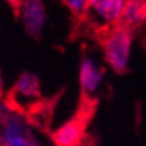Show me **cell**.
Returning <instances> with one entry per match:
<instances>
[{
    "mask_svg": "<svg viewBox=\"0 0 146 146\" xmlns=\"http://www.w3.org/2000/svg\"><path fill=\"white\" fill-rule=\"evenodd\" d=\"M95 36L101 44L105 63L118 75L126 73L129 69L135 32L123 23H118L115 27L96 32Z\"/></svg>",
    "mask_w": 146,
    "mask_h": 146,
    "instance_id": "6da1fadb",
    "label": "cell"
},
{
    "mask_svg": "<svg viewBox=\"0 0 146 146\" xmlns=\"http://www.w3.org/2000/svg\"><path fill=\"white\" fill-rule=\"evenodd\" d=\"M127 0H89L86 25L94 34L121 23Z\"/></svg>",
    "mask_w": 146,
    "mask_h": 146,
    "instance_id": "7a4b0ae2",
    "label": "cell"
},
{
    "mask_svg": "<svg viewBox=\"0 0 146 146\" xmlns=\"http://www.w3.org/2000/svg\"><path fill=\"white\" fill-rule=\"evenodd\" d=\"M92 104L94 102L82 101L79 113L53 131L51 139L56 146H80L83 143L86 137L89 114H92Z\"/></svg>",
    "mask_w": 146,
    "mask_h": 146,
    "instance_id": "3957f363",
    "label": "cell"
},
{
    "mask_svg": "<svg viewBox=\"0 0 146 146\" xmlns=\"http://www.w3.org/2000/svg\"><path fill=\"white\" fill-rule=\"evenodd\" d=\"M41 100V82L32 72H23L19 75L9 92V102L16 111L34 110Z\"/></svg>",
    "mask_w": 146,
    "mask_h": 146,
    "instance_id": "277c9868",
    "label": "cell"
},
{
    "mask_svg": "<svg viewBox=\"0 0 146 146\" xmlns=\"http://www.w3.org/2000/svg\"><path fill=\"white\" fill-rule=\"evenodd\" d=\"M25 32L32 38H40L45 27V7L42 0H9Z\"/></svg>",
    "mask_w": 146,
    "mask_h": 146,
    "instance_id": "5b68a950",
    "label": "cell"
},
{
    "mask_svg": "<svg viewBox=\"0 0 146 146\" xmlns=\"http://www.w3.org/2000/svg\"><path fill=\"white\" fill-rule=\"evenodd\" d=\"M104 79V69L89 56H83L80 58L79 66V86L82 101L94 102V96L100 89V85Z\"/></svg>",
    "mask_w": 146,
    "mask_h": 146,
    "instance_id": "8992f818",
    "label": "cell"
},
{
    "mask_svg": "<svg viewBox=\"0 0 146 146\" xmlns=\"http://www.w3.org/2000/svg\"><path fill=\"white\" fill-rule=\"evenodd\" d=\"M121 23L133 32L146 28V0H127Z\"/></svg>",
    "mask_w": 146,
    "mask_h": 146,
    "instance_id": "52a82bcc",
    "label": "cell"
},
{
    "mask_svg": "<svg viewBox=\"0 0 146 146\" xmlns=\"http://www.w3.org/2000/svg\"><path fill=\"white\" fill-rule=\"evenodd\" d=\"M60 2L67 7V10L75 18V21H78L79 23L86 22L89 0H60Z\"/></svg>",
    "mask_w": 146,
    "mask_h": 146,
    "instance_id": "ba28073f",
    "label": "cell"
},
{
    "mask_svg": "<svg viewBox=\"0 0 146 146\" xmlns=\"http://www.w3.org/2000/svg\"><path fill=\"white\" fill-rule=\"evenodd\" d=\"M5 92V80H3V75H2V70H0V96L3 95Z\"/></svg>",
    "mask_w": 146,
    "mask_h": 146,
    "instance_id": "9c48e42d",
    "label": "cell"
}]
</instances>
